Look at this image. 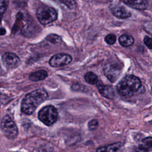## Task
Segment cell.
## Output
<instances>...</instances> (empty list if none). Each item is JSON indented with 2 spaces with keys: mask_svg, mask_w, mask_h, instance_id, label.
I'll use <instances>...</instances> for the list:
<instances>
[{
  "mask_svg": "<svg viewBox=\"0 0 152 152\" xmlns=\"http://www.w3.org/2000/svg\"><path fill=\"white\" fill-rule=\"evenodd\" d=\"M23 14L21 12H18L17 14V16H16L17 20H16V21H15L14 25L13 26V27L12 29V31L14 34L15 33H16L19 30L20 25H21V21L23 19Z\"/></svg>",
  "mask_w": 152,
  "mask_h": 152,
  "instance_id": "17",
  "label": "cell"
},
{
  "mask_svg": "<svg viewBox=\"0 0 152 152\" xmlns=\"http://www.w3.org/2000/svg\"><path fill=\"white\" fill-rule=\"evenodd\" d=\"M112 14L118 18H126L131 16V12L126 8L121 5L114 6L112 10Z\"/></svg>",
  "mask_w": 152,
  "mask_h": 152,
  "instance_id": "11",
  "label": "cell"
},
{
  "mask_svg": "<svg viewBox=\"0 0 152 152\" xmlns=\"http://www.w3.org/2000/svg\"><path fill=\"white\" fill-rule=\"evenodd\" d=\"M124 145L121 142H115L97 149V152H122Z\"/></svg>",
  "mask_w": 152,
  "mask_h": 152,
  "instance_id": "12",
  "label": "cell"
},
{
  "mask_svg": "<svg viewBox=\"0 0 152 152\" xmlns=\"http://www.w3.org/2000/svg\"><path fill=\"white\" fill-rule=\"evenodd\" d=\"M59 1L71 10H74L76 7V2L74 0H59Z\"/></svg>",
  "mask_w": 152,
  "mask_h": 152,
  "instance_id": "19",
  "label": "cell"
},
{
  "mask_svg": "<svg viewBox=\"0 0 152 152\" xmlns=\"http://www.w3.org/2000/svg\"><path fill=\"white\" fill-rule=\"evenodd\" d=\"M97 87L100 93L107 99H112L114 96V91L110 86L104 85L100 81L97 82Z\"/></svg>",
  "mask_w": 152,
  "mask_h": 152,
  "instance_id": "9",
  "label": "cell"
},
{
  "mask_svg": "<svg viewBox=\"0 0 152 152\" xmlns=\"http://www.w3.org/2000/svg\"><path fill=\"white\" fill-rule=\"evenodd\" d=\"M6 33V30L4 28H0V35H4Z\"/></svg>",
  "mask_w": 152,
  "mask_h": 152,
  "instance_id": "26",
  "label": "cell"
},
{
  "mask_svg": "<svg viewBox=\"0 0 152 152\" xmlns=\"http://www.w3.org/2000/svg\"><path fill=\"white\" fill-rule=\"evenodd\" d=\"M141 144L144 145L145 147H146L148 149H150L151 148V146H152V138H151V137H147V138H145V139H144L142 141Z\"/></svg>",
  "mask_w": 152,
  "mask_h": 152,
  "instance_id": "22",
  "label": "cell"
},
{
  "mask_svg": "<svg viewBox=\"0 0 152 152\" xmlns=\"http://www.w3.org/2000/svg\"><path fill=\"white\" fill-rule=\"evenodd\" d=\"M134 39L133 37L128 34H122L119 38V43L124 47H128L134 43Z\"/></svg>",
  "mask_w": 152,
  "mask_h": 152,
  "instance_id": "14",
  "label": "cell"
},
{
  "mask_svg": "<svg viewBox=\"0 0 152 152\" xmlns=\"http://www.w3.org/2000/svg\"><path fill=\"white\" fill-rule=\"evenodd\" d=\"M97 126H98V122L97 120H95V119L91 120L88 123V128L91 131L96 129Z\"/></svg>",
  "mask_w": 152,
  "mask_h": 152,
  "instance_id": "23",
  "label": "cell"
},
{
  "mask_svg": "<svg viewBox=\"0 0 152 152\" xmlns=\"http://www.w3.org/2000/svg\"><path fill=\"white\" fill-rule=\"evenodd\" d=\"M116 40V36L113 34H107L105 38H104V40L105 42L108 44V45H113L115 43Z\"/></svg>",
  "mask_w": 152,
  "mask_h": 152,
  "instance_id": "20",
  "label": "cell"
},
{
  "mask_svg": "<svg viewBox=\"0 0 152 152\" xmlns=\"http://www.w3.org/2000/svg\"><path fill=\"white\" fill-rule=\"evenodd\" d=\"M72 61V57L66 53L56 54L52 56L49 60V64L52 67H61L69 64Z\"/></svg>",
  "mask_w": 152,
  "mask_h": 152,
  "instance_id": "6",
  "label": "cell"
},
{
  "mask_svg": "<svg viewBox=\"0 0 152 152\" xmlns=\"http://www.w3.org/2000/svg\"><path fill=\"white\" fill-rule=\"evenodd\" d=\"M8 7L7 0H0V16L5 12Z\"/></svg>",
  "mask_w": 152,
  "mask_h": 152,
  "instance_id": "21",
  "label": "cell"
},
{
  "mask_svg": "<svg viewBox=\"0 0 152 152\" xmlns=\"http://www.w3.org/2000/svg\"><path fill=\"white\" fill-rule=\"evenodd\" d=\"M144 42L145 45L148 48V49H151L152 48V40L148 36H145L144 39Z\"/></svg>",
  "mask_w": 152,
  "mask_h": 152,
  "instance_id": "24",
  "label": "cell"
},
{
  "mask_svg": "<svg viewBox=\"0 0 152 152\" xmlns=\"http://www.w3.org/2000/svg\"><path fill=\"white\" fill-rule=\"evenodd\" d=\"M141 86V82L138 77L133 75H128L119 82L117 90L122 96L131 97L137 93Z\"/></svg>",
  "mask_w": 152,
  "mask_h": 152,
  "instance_id": "2",
  "label": "cell"
},
{
  "mask_svg": "<svg viewBox=\"0 0 152 152\" xmlns=\"http://www.w3.org/2000/svg\"><path fill=\"white\" fill-rule=\"evenodd\" d=\"M48 98L47 92L42 88L36 89L27 94L21 103V110L27 115L32 114L37 107Z\"/></svg>",
  "mask_w": 152,
  "mask_h": 152,
  "instance_id": "1",
  "label": "cell"
},
{
  "mask_svg": "<svg viewBox=\"0 0 152 152\" xmlns=\"http://www.w3.org/2000/svg\"><path fill=\"white\" fill-rule=\"evenodd\" d=\"M2 59L4 65L8 68L11 69L15 68L20 64V59L18 56L14 53H5L2 56Z\"/></svg>",
  "mask_w": 152,
  "mask_h": 152,
  "instance_id": "8",
  "label": "cell"
},
{
  "mask_svg": "<svg viewBox=\"0 0 152 152\" xmlns=\"http://www.w3.org/2000/svg\"><path fill=\"white\" fill-rule=\"evenodd\" d=\"M46 40L53 43H58L61 42V38L57 34H51L46 37Z\"/></svg>",
  "mask_w": 152,
  "mask_h": 152,
  "instance_id": "18",
  "label": "cell"
},
{
  "mask_svg": "<svg viewBox=\"0 0 152 152\" xmlns=\"http://www.w3.org/2000/svg\"><path fill=\"white\" fill-rule=\"evenodd\" d=\"M86 81L90 84H95L98 81L97 76L92 72H88L84 75Z\"/></svg>",
  "mask_w": 152,
  "mask_h": 152,
  "instance_id": "16",
  "label": "cell"
},
{
  "mask_svg": "<svg viewBox=\"0 0 152 152\" xmlns=\"http://www.w3.org/2000/svg\"><path fill=\"white\" fill-rule=\"evenodd\" d=\"M121 68L117 64H107L104 68V74L111 82L115 81L121 73Z\"/></svg>",
  "mask_w": 152,
  "mask_h": 152,
  "instance_id": "7",
  "label": "cell"
},
{
  "mask_svg": "<svg viewBox=\"0 0 152 152\" xmlns=\"http://www.w3.org/2000/svg\"><path fill=\"white\" fill-rule=\"evenodd\" d=\"M58 115L56 109L52 105H48L40 110L38 113V118L45 125L50 126L56 121Z\"/></svg>",
  "mask_w": 152,
  "mask_h": 152,
  "instance_id": "4",
  "label": "cell"
},
{
  "mask_svg": "<svg viewBox=\"0 0 152 152\" xmlns=\"http://www.w3.org/2000/svg\"><path fill=\"white\" fill-rule=\"evenodd\" d=\"M3 133L9 139L12 140L18 135V129L15 122L8 116H5L2 120L1 124Z\"/></svg>",
  "mask_w": 152,
  "mask_h": 152,
  "instance_id": "5",
  "label": "cell"
},
{
  "mask_svg": "<svg viewBox=\"0 0 152 152\" xmlns=\"http://www.w3.org/2000/svg\"><path fill=\"white\" fill-rule=\"evenodd\" d=\"M36 30L35 27L33 24H27L22 28L21 33L26 37H30L36 32Z\"/></svg>",
  "mask_w": 152,
  "mask_h": 152,
  "instance_id": "15",
  "label": "cell"
},
{
  "mask_svg": "<svg viewBox=\"0 0 152 152\" xmlns=\"http://www.w3.org/2000/svg\"><path fill=\"white\" fill-rule=\"evenodd\" d=\"M122 1L130 7L138 10H145L148 5V0H122Z\"/></svg>",
  "mask_w": 152,
  "mask_h": 152,
  "instance_id": "10",
  "label": "cell"
},
{
  "mask_svg": "<svg viewBox=\"0 0 152 152\" xmlns=\"http://www.w3.org/2000/svg\"><path fill=\"white\" fill-rule=\"evenodd\" d=\"M48 77V72L45 70H39L32 72L29 75V78L33 81H38L45 80Z\"/></svg>",
  "mask_w": 152,
  "mask_h": 152,
  "instance_id": "13",
  "label": "cell"
},
{
  "mask_svg": "<svg viewBox=\"0 0 152 152\" xmlns=\"http://www.w3.org/2000/svg\"><path fill=\"white\" fill-rule=\"evenodd\" d=\"M149 150L148 148L142 145L141 144L136 148L135 152H148Z\"/></svg>",
  "mask_w": 152,
  "mask_h": 152,
  "instance_id": "25",
  "label": "cell"
},
{
  "mask_svg": "<svg viewBox=\"0 0 152 152\" xmlns=\"http://www.w3.org/2000/svg\"><path fill=\"white\" fill-rule=\"evenodd\" d=\"M36 17L41 24L46 25L55 21L57 19L58 14L53 8L42 5L36 11Z\"/></svg>",
  "mask_w": 152,
  "mask_h": 152,
  "instance_id": "3",
  "label": "cell"
}]
</instances>
